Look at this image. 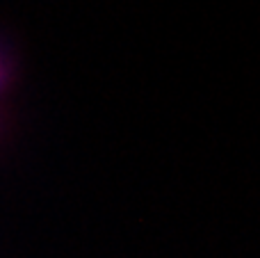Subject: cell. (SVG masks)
<instances>
[{"label":"cell","instance_id":"obj_1","mask_svg":"<svg viewBox=\"0 0 260 258\" xmlns=\"http://www.w3.org/2000/svg\"><path fill=\"white\" fill-rule=\"evenodd\" d=\"M0 82H3V71H0Z\"/></svg>","mask_w":260,"mask_h":258}]
</instances>
